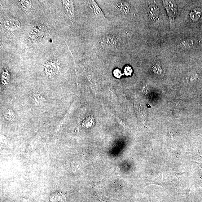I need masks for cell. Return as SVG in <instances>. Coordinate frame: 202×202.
Here are the masks:
<instances>
[{"instance_id": "obj_1", "label": "cell", "mask_w": 202, "mask_h": 202, "mask_svg": "<svg viewBox=\"0 0 202 202\" xmlns=\"http://www.w3.org/2000/svg\"><path fill=\"white\" fill-rule=\"evenodd\" d=\"M163 1L169 19L171 21H173L175 19L178 13L177 6L175 2L172 1Z\"/></svg>"}, {"instance_id": "obj_10", "label": "cell", "mask_w": 202, "mask_h": 202, "mask_svg": "<svg viewBox=\"0 0 202 202\" xmlns=\"http://www.w3.org/2000/svg\"><path fill=\"white\" fill-rule=\"evenodd\" d=\"M33 97L35 103L37 105L42 104L46 101V99L37 92L34 94Z\"/></svg>"}, {"instance_id": "obj_12", "label": "cell", "mask_w": 202, "mask_h": 202, "mask_svg": "<svg viewBox=\"0 0 202 202\" xmlns=\"http://www.w3.org/2000/svg\"><path fill=\"white\" fill-rule=\"evenodd\" d=\"M91 3L95 15L99 16V17H104V16L102 10H101L100 7L97 5L95 1H92Z\"/></svg>"}, {"instance_id": "obj_3", "label": "cell", "mask_w": 202, "mask_h": 202, "mask_svg": "<svg viewBox=\"0 0 202 202\" xmlns=\"http://www.w3.org/2000/svg\"><path fill=\"white\" fill-rule=\"evenodd\" d=\"M5 28L8 30H14L20 28V24L18 20L10 18L6 20L4 22Z\"/></svg>"}, {"instance_id": "obj_15", "label": "cell", "mask_w": 202, "mask_h": 202, "mask_svg": "<svg viewBox=\"0 0 202 202\" xmlns=\"http://www.w3.org/2000/svg\"><path fill=\"white\" fill-rule=\"evenodd\" d=\"M124 72L126 76H130L133 72L132 68L129 66H126L124 68Z\"/></svg>"}, {"instance_id": "obj_2", "label": "cell", "mask_w": 202, "mask_h": 202, "mask_svg": "<svg viewBox=\"0 0 202 202\" xmlns=\"http://www.w3.org/2000/svg\"><path fill=\"white\" fill-rule=\"evenodd\" d=\"M147 12L150 17L153 21H156L159 19L160 10L156 4H151L147 9Z\"/></svg>"}, {"instance_id": "obj_5", "label": "cell", "mask_w": 202, "mask_h": 202, "mask_svg": "<svg viewBox=\"0 0 202 202\" xmlns=\"http://www.w3.org/2000/svg\"><path fill=\"white\" fill-rule=\"evenodd\" d=\"M63 3L70 17L73 18L74 16V9L72 1H64Z\"/></svg>"}, {"instance_id": "obj_13", "label": "cell", "mask_w": 202, "mask_h": 202, "mask_svg": "<svg viewBox=\"0 0 202 202\" xmlns=\"http://www.w3.org/2000/svg\"><path fill=\"white\" fill-rule=\"evenodd\" d=\"M152 69L153 71L156 74H161L162 72V68L160 67L159 65L158 64L153 65L152 67Z\"/></svg>"}, {"instance_id": "obj_7", "label": "cell", "mask_w": 202, "mask_h": 202, "mask_svg": "<svg viewBox=\"0 0 202 202\" xmlns=\"http://www.w3.org/2000/svg\"><path fill=\"white\" fill-rule=\"evenodd\" d=\"M190 15L193 20L198 21L202 18V10L200 8L195 9L191 11Z\"/></svg>"}, {"instance_id": "obj_16", "label": "cell", "mask_w": 202, "mask_h": 202, "mask_svg": "<svg viewBox=\"0 0 202 202\" xmlns=\"http://www.w3.org/2000/svg\"><path fill=\"white\" fill-rule=\"evenodd\" d=\"M113 75H114L115 77L118 78H120L122 75L121 72L119 69H116L114 70V72H113Z\"/></svg>"}, {"instance_id": "obj_14", "label": "cell", "mask_w": 202, "mask_h": 202, "mask_svg": "<svg viewBox=\"0 0 202 202\" xmlns=\"http://www.w3.org/2000/svg\"><path fill=\"white\" fill-rule=\"evenodd\" d=\"M22 8L25 10H28L31 6L30 1H19Z\"/></svg>"}, {"instance_id": "obj_6", "label": "cell", "mask_w": 202, "mask_h": 202, "mask_svg": "<svg viewBox=\"0 0 202 202\" xmlns=\"http://www.w3.org/2000/svg\"><path fill=\"white\" fill-rule=\"evenodd\" d=\"M65 196L62 193L55 192L52 194L50 197V200L52 202H61L65 200Z\"/></svg>"}, {"instance_id": "obj_4", "label": "cell", "mask_w": 202, "mask_h": 202, "mask_svg": "<svg viewBox=\"0 0 202 202\" xmlns=\"http://www.w3.org/2000/svg\"><path fill=\"white\" fill-rule=\"evenodd\" d=\"M102 41L103 44L108 47L113 48L116 46L117 41L113 36L109 35L104 37Z\"/></svg>"}, {"instance_id": "obj_11", "label": "cell", "mask_w": 202, "mask_h": 202, "mask_svg": "<svg viewBox=\"0 0 202 202\" xmlns=\"http://www.w3.org/2000/svg\"><path fill=\"white\" fill-rule=\"evenodd\" d=\"M119 9L121 11L124 12V13H127L129 12L130 6L129 3L126 2L118 3L117 5Z\"/></svg>"}, {"instance_id": "obj_8", "label": "cell", "mask_w": 202, "mask_h": 202, "mask_svg": "<svg viewBox=\"0 0 202 202\" xmlns=\"http://www.w3.org/2000/svg\"><path fill=\"white\" fill-rule=\"evenodd\" d=\"M3 115L5 118L9 121L13 122L15 120V113L11 109H8L5 110L3 113Z\"/></svg>"}, {"instance_id": "obj_9", "label": "cell", "mask_w": 202, "mask_h": 202, "mask_svg": "<svg viewBox=\"0 0 202 202\" xmlns=\"http://www.w3.org/2000/svg\"><path fill=\"white\" fill-rule=\"evenodd\" d=\"M52 63L50 64H47L46 65V73L49 75H53V70L54 75L56 74V73H58V70L59 71V68L58 66L55 65V63H54L53 65Z\"/></svg>"}]
</instances>
